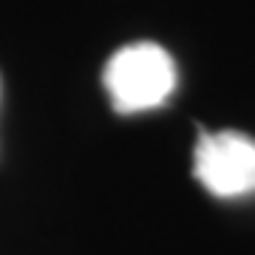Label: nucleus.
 Returning a JSON list of instances; mask_svg holds the SVG:
<instances>
[{
    "instance_id": "nucleus-3",
    "label": "nucleus",
    "mask_w": 255,
    "mask_h": 255,
    "mask_svg": "<svg viewBox=\"0 0 255 255\" xmlns=\"http://www.w3.org/2000/svg\"><path fill=\"white\" fill-rule=\"evenodd\" d=\"M0 91H3V85H0Z\"/></svg>"
},
{
    "instance_id": "nucleus-2",
    "label": "nucleus",
    "mask_w": 255,
    "mask_h": 255,
    "mask_svg": "<svg viewBox=\"0 0 255 255\" xmlns=\"http://www.w3.org/2000/svg\"><path fill=\"white\" fill-rule=\"evenodd\" d=\"M193 176L219 199L255 193V139L241 130H199Z\"/></svg>"
},
{
    "instance_id": "nucleus-1",
    "label": "nucleus",
    "mask_w": 255,
    "mask_h": 255,
    "mask_svg": "<svg viewBox=\"0 0 255 255\" xmlns=\"http://www.w3.org/2000/svg\"><path fill=\"white\" fill-rule=\"evenodd\" d=\"M102 85L117 114L153 111L176 91V63L159 43H130L111 54Z\"/></svg>"
}]
</instances>
